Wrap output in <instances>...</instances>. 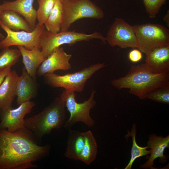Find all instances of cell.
Returning <instances> with one entry per match:
<instances>
[{"label": "cell", "mask_w": 169, "mask_h": 169, "mask_svg": "<svg viewBox=\"0 0 169 169\" xmlns=\"http://www.w3.org/2000/svg\"><path fill=\"white\" fill-rule=\"evenodd\" d=\"M0 26L7 34L6 37L0 41V49H3L13 45L23 46L29 50L35 47L41 48L40 37L45 29L44 25L37 24L35 29L30 32L13 30L3 25L0 21Z\"/></svg>", "instance_id": "9"}, {"label": "cell", "mask_w": 169, "mask_h": 169, "mask_svg": "<svg viewBox=\"0 0 169 169\" xmlns=\"http://www.w3.org/2000/svg\"><path fill=\"white\" fill-rule=\"evenodd\" d=\"M146 12L149 17L155 18L166 0H143Z\"/></svg>", "instance_id": "27"}, {"label": "cell", "mask_w": 169, "mask_h": 169, "mask_svg": "<svg viewBox=\"0 0 169 169\" xmlns=\"http://www.w3.org/2000/svg\"><path fill=\"white\" fill-rule=\"evenodd\" d=\"M147 146L150 148V156L147 161L142 164L140 167L145 169H155L153 166L154 160L159 158L160 163L166 162L168 156L165 155L164 151L166 148L169 147V136L166 137L158 136L153 134L149 137Z\"/></svg>", "instance_id": "13"}, {"label": "cell", "mask_w": 169, "mask_h": 169, "mask_svg": "<svg viewBox=\"0 0 169 169\" xmlns=\"http://www.w3.org/2000/svg\"><path fill=\"white\" fill-rule=\"evenodd\" d=\"M21 55L19 49L9 47L3 49L0 53V70L11 68L18 62Z\"/></svg>", "instance_id": "24"}, {"label": "cell", "mask_w": 169, "mask_h": 169, "mask_svg": "<svg viewBox=\"0 0 169 169\" xmlns=\"http://www.w3.org/2000/svg\"><path fill=\"white\" fill-rule=\"evenodd\" d=\"M95 92V90H92L88 100L78 103L76 101L75 92L66 90L62 92L59 97L70 114L69 119L64 124V128L69 130L78 122H82L90 128L95 125V121L90 116V112L96 105L94 100Z\"/></svg>", "instance_id": "5"}, {"label": "cell", "mask_w": 169, "mask_h": 169, "mask_svg": "<svg viewBox=\"0 0 169 169\" xmlns=\"http://www.w3.org/2000/svg\"><path fill=\"white\" fill-rule=\"evenodd\" d=\"M142 58L141 51L137 49H134L130 52L128 58L132 63H136L140 61Z\"/></svg>", "instance_id": "28"}, {"label": "cell", "mask_w": 169, "mask_h": 169, "mask_svg": "<svg viewBox=\"0 0 169 169\" xmlns=\"http://www.w3.org/2000/svg\"><path fill=\"white\" fill-rule=\"evenodd\" d=\"M105 66L104 63H97L73 73L59 75L54 72L44 75V83L53 88H63L74 92H80L86 81L96 71Z\"/></svg>", "instance_id": "6"}, {"label": "cell", "mask_w": 169, "mask_h": 169, "mask_svg": "<svg viewBox=\"0 0 169 169\" xmlns=\"http://www.w3.org/2000/svg\"><path fill=\"white\" fill-rule=\"evenodd\" d=\"M65 107L60 97H57L41 112L24 119V127L32 133L36 140L40 141L53 130L60 129L64 125Z\"/></svg>", "instance_id": "3"}, {"label": "cell", "mask_w": 169, "mask_h": 169, "mask_svg": "<svg viewBox=\"0 0 169 169\" xmlns=\"http://www.w3.org/2000/svg\"><path fill=\"white\" fill-rule=\"evenodd\" d=\"M2 10L1 8V4H0V16ZM5 37L2 34V33L0 32V40H2L4 39Z\"/></svg>", "instance_id": "31"}, {"label": "cell", "mask_w": 169, "mask_h": 169, "mask_svg": "<svg viewBox=\"0 0 169 169\" xmlns=\"http://www.w3.org/2000/svg\"><path fill=\"white\" fill-rule=\"evenodd\" d=\"M147 67L156 74L169 72V46L154 49L146 54Z\"/></svg>", "instance_id": "14"}, {"label": "cell", "mask_w": 169, "mask_h": 169, "mask_svg": "<svg viewBox=\"0 0 169 169\" xmlns=\"http://www.w3.org/2000/svg\"><path fill=\"white\" fill-rule=\"evenodd\" d=\"M11 68L9 67L0 70V86L5 77L11 71Z\"/></svg>", "instance_id": "29"}, {"label": "cell", "mask_w": 169, "mask_h": 169, "mask_svg": "<svg viewBox=\"0 0 169 169\" xmlns=\"http://www.w3.org/2000/svg\"><path fill=\"white\" fill-rule=\"evenodd\" d=\"M146 98L169 104V85L155 89L147 95Z\"/></svg>", "instance_id": "26"}, {"label": "cell", "mask_w": 169, "mask_h": 169, "mask_svg": "<svg viewBox=\"0 0 169 169\" xmlns=\"http://www.w3.org/2000/svg\"><path fill=\"white\" fill-rule=\"evenodd\" d=\"M18 76L15 70L11 71L0 86V110L11 106L16 96Z\"/></svg>", "instance_id": "17"}, {"label": "cell", "mask_w": 169, "mask_h": 169, "mask_svg": "<svg viewBox=\"0 0 169 169\" xmlns=\"http://www.w3.org/2000/svg\"><path fill=\"white\" fill-rule=\"evenodd\" d=\"M133 27L138 49L145 54L156 48L169 46V30L164 26L147 23Z\"/></svg>", "instance_id": "8"}, {"label": "cell", "mask_w": 169, "mask_h": 169, "mask_svg": "<svg viewBox=\"0 0 169 169\" xmlns=\"http://www.w3.org/2000/svg\"><path fill=\"white\" fill-rule=\"evenodd\" d=\"M62 19V2L60 0H56L53 10L44 23L45 29L53 33L60 32Z\"/></svg>", "instance_id": "22"}, {"label": "cell", "mask_w": 169, "mask_h": 169, "mask_svg": "<svg viewBox=\"0 0 169 169\" xmlns=\"http://www.w3.org/2000/svg\"><path fill=\"white\" fill-rule=\"evenodd\" d=\"M136 124H134L131 131L128 130L127 134L125 136L126 139H127L131 136L132 139L131 158L128 164L125 168V169H131L134 161L137 158L142 156H147L150 153V150H147L149 148L148 146L142 147L137 144L136 140Z\"/></svg>", "instance_id": "23"}, {"label": "cell", "mask_w": 169, "mask_h": 169, "mask_svg": "<svg viewBox=\"0 0 169 169\" xmlns=\"http://www.w3.org/2000/svg\"><path fill=\"white\" fill-rule=\"evenodd\" d=\"M22 71L16 85L17 102L19 105L35 97L38 90L36 80L28 74L24 67L22 68Z\"/></svg>", "instance_id": "16"}, {"label": "cell", "mask_w": 169, "mask_h": 169, "mask_svg": "<svg viewBox=\"0 0 169 169\" xmlns=\"http://www.w3.org/2000/svg\"><path fill=\"white\" fill-rule=\"evenodd\" d=\"M56 0H38V8L36 10L37 19L39 25H44L51 12Z\"/></svg>", "instance_id": "25"}, {"label": "cell", "mask_w": 169, "mask_h": 169, "mask_svg": "<svg viewBox=\"0 0 169 169\" xmlns=\"http://www.w3.org/2000/svg\"><path fill=\"white\" fill-rule=\"evenodd\" d=\"M0 21L9 28L15 31L19 30L30 32L33 30L25 19L17 13L10 10H2Z\"/></svg>", "instance_id": "20"}, {"label": "cell", "mask_w": 169, "mask_h": 169, "mask_svg": "<svg viewBox=\"0 0 169 169\" xmlns=\"http://www.w3.org/2000/svg\"><path fill=\"white\" fill-rule=\"evenodd\" d=\"M34 0H16L13 1H5L1 4L2 10L14 11L23 16L33 30L36 25V10L33 7Z\"/></svg>", "instance_id": "15"}, {"label": "cell", "mask_w": 169, "mask_h": 169, "mask_svg": "<svg viewBox=\"0 0 169 169\" xmlns=\"http://www.w3.org/2000/svg\"><path fill=\"white\" fill-rule=\"evenodd\" d=\"M163 20L166 23V25L167 27H169V11L168 10L167 13L164 16Z\"/></svg>", "instance_id": "30"}, {"label": "cell", "mask_w": 169, "mask_h": 169, "mask_svg": "<svg viewBox=\"0 0 169 169\" xmlns=\"http://www.w3.org/2000/svg\"><path fill=\"white\" fill-rule=\"evenodd\" d=\"M111 83L119 90L129 89V93L144 100L155 89L169 85V72L154 73L145 63L133 65L125 75L113 79Z\"/></svg>", "instance_id": "2"}, {"label": "cell", "mask_w": 169, "mask_h": 169, "mask_svg": "<svg viewBox=\"0 0 169 169\" xmlns=\"http://www.w3.org/2000/svg\"><path fill=\"white\" fill-rule=\"evenodd\" d=\"M94 39H98L105 44L106 43L105 38L97 32L90 34L68 30L53 33L45 29L40 35L39 43L42 55L46 59L54 49L62 45H71L80 41Z\"/></svg>", "instance_id": "4"}, {"label": "cell", "mask_w": 169, "mask_h": 169, "mask_svg": "<svg viewBox=\"0 0 169 169\" xmlns=\"http://www.w3.org/2000/svg\"><path fill=\"white\" fill-rule=\"evenodd\" d=\"M23 58V62L28 74L35 80L38 68L46 59L43 56L41 48L35 47L28 49L22 46H18Z\"/></svg>", "instance_id": "18"}, {"label": "cell", "mask_w": 169, "mask_h": 169, "mask_svg": "<svg viewBox=\"0 0 169 169\" xmlns=\"http://www.w3.org/2000/svg\"><path fill=\"white\" fill-rule=\"evenodd\" d=\"M105 38L106 42L112 47L117 46L121 48H138L133 26L121 18H115Z\"/></svg>", "instance_id": "10"}, {"label": "cell", "mask_w": 169, "mask_h": 169, "mask_svg": "<svg viewBox=\"0 0 169 169\" xmlns=\"http://www.w3.org/2000/svg\"><path fill=\"white\" fill-rule=\"evenodd\" d=\"M26 128L10 132L0 130V169L36 168L33 162L48 155L51 146L38 145Z\"/></svg>", "instance_id": "1"}, {"label": "cell", "mask_w": 169, "mask_h": 169, "mask_svg": "<svg viewBox=\"0 0 169 169\" xmlns=\"http://www.w3.org/2000/svg\"><path fill=\"white\" fill-rule=\"evenodd\" d=\"M84 143L79 160L89 165L96 157L98 146L95 139L90 131L84 132Z\"/></svg>", "instance_id": "21"}, {"label": "cell", "mask_w": 169, "mask_h": 169, "mask_svg": "<svg viewBox=\"0 0 169 169\" xmlns=\"http://www.w3.org/2000/svg\"><path fill=\"white\" fill-rule=\"evenodd\" d=\"M62 2L63 19L61 31L68 30L71 25L84 18L101 19L102 10L90 0H64Z\"/></svg>", "instance_id": "7"}, {"label": "cell", "mask_w": 169, "mask_h": 169, "mask_svg": "<svg viewBox=\"0 0 169 169\" xmlns=\"http://www.w3.org/2000/svg\"><path fill=\"white\" fill-rule=\"evenodd\" d=\"M72 56L67 54L62 47L54 49L39 66L36 73L38 77L58 70L70 69L71 65L69 60Z\"/></svg>", "instance_id": "12"}, {"label": "cell", "mask_w": 169, "mask_h": 169, "mask_svg": "<svg viewBox=\"0 0 169 169\" xmlns=\"http://www.w3.org/2000/svg\"><path fill=\"white\" fill-rule=\"evenodd\" d=\"M35 105L33 102L29 101L22 103L16 108L11 106L0 110V130L13 132L26 128L24 117L31 112Z\"/></svg>", "instance_id": "11"}, {"label": "cell", "mask_w": 169, "mask_h": 169, "mask_svg": "<svg viewBox=\"0 0 169 169\" xmlns=\"http://www.w3.org/2000/svg\"><path fill=\"white\" fill-rule=\"evenodd\" d=\"M60 0L61 1H63L64 0Z\"/></svg>", "instance_id": "32"}, {"label": "cell", "mask_w": 169, "mask_h": 169, "mask_svg": "<svg viewBox=\"0 0 169 169\" xmlns=\"http://www.w3.org/2000/svg\"><path fill=\"white\" fill-rule=\"evenodd\" d=\"M67 140L65 156L70 159L79 160L84 143V132L70 129L69 130Z\"/></svg>", "instance_id": "19"}]
</instances>
